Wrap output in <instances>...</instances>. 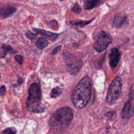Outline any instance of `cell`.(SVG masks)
<instances>
[{"label":"cell","instance_id":"cell-1","mask_svg":"<svg viewBox=\"0 0 134 134\" xmlns=\"http://www.w3.org/2000/svg\"><path fill=\"white\" fill-rule=\"evenodd\" d=\"M92 94L90 79L88 75H85L78 83L73 89L71 99L75 107L82 109L89 102Z\"/></svg>","mask_w":134,"mask_h":134},{"label":"cell","instance_id":"cell-2","mask_svg":"<svg viewBox=\"0 0 134 134\" xmlns=\"http://www.w3.org/2000/svg\"><path fill=\"white\" fill-rule=\"evenodd\" d=\"M73 117L70 108L64 107L57 109L50 118L48 124L50 130L54 133H63L71 124Z\"/></svg>","mask_w":134,"mask_h":134},{"label":"cell","instance_id":"cell-3","mask_svg":"<svg viewBox=\"0 0 134 134\" xmlns=\"http://www.w3.org/2000/svg\"><path fill=\"white\" fill-rule=\"evenodd\" d=\"M28 97L26 103L29 111L39 113L43 111L41 103V92L39 86L37 83L32 84L28 90Z\"/></svg>","mask_w":134,"mask_h":134},{"label":"cell","instance_id":"cell-4","mask_svg":"<svg viewBox=\"0 0 134 134\" xmlns=\"http://www.w3.org/2000/svg\"><path fill=\"white\" fill-rule=\"evenodd\" d=\"M122 87L121 78L119 76L116 77L110 84L107 93V102L111 104L114 103L120 96Z\"/></svg>","mask_w":134,"mask_h":134},{"label":"cell","instance_id":"cell-5","mask_svg":"<svg viewBox=\"0 0 134 134\" xmlns=\"http://www.w3.org/2000/svg\"><path fill=\"white\" fill-rule=\"evenodd\" d=\"M63 58L68 72L72 75H76L81 69L82 66L81 59L69 53H64Z\"/></svg>","mask_w":134,"mask_h":134},{"label":"cell","instance_id":"cell-6","mask_svg":"<svg viewBox=\"0 0 134 134\" xmlns=\"http://www.w3.org/2000/svg\"><path fill=\"white\" fill-rule=\"evenodd\" d=\"M112 42L110 35L104 31H100L96 37L94 48L98 52H101L106 49Z\"/></svg>","mask_w":134,"mask_h":134},{"label":"cell","instance_id":"cell-7","mask_svg":"<svg viewBox=\"0 0 134 134\" xmlns=\"http://www.w3.org/2000/svg\"><path fill=\"white\" fill-rule=\"evenodd\" d=\"M134 113V84H132L129 94V98L121 111V117L124 119L130 118Z\"/></svg>","mask_w":134,"mask_h":134},{"label":"cell","instance_id":"cell-8","mask_svg":"<svg viewBox=\"0 0 134 134\" xmlns=\"http://www.w3.org/2000/svg\"><path fill=\"white\" fill-rule=\"evenodd\" d=\"M120 53L118 49L113 48L111 49L109 55V63L111 67L115 68L120 60Z\"/></svg>","mask_w":134,"mask_h":134},{"label":"cell","instance_id":"cell-9","mask_svg":"<svg viewBox=\"0 0 134 134\" xmlns=\"http://www.w3.org/2000/svg\"><path fill=\"white\" fill-rule=\"evenodd\" d=\"M16 11V8L13 6L5 5L1 9L0 15L2 18H6Z\"/></svg>","mask_w":134,"mask_h":134},{"label":"cell","instance_id":"cell-10","mask_svg":"<svg viewBox=\"0 0 134 134\" xmlns=\"http://www.w3.org/2000/svg\"><path fill=\"white\" fill-rule=\"evenodd\" d=\"M33 30L36 32L38 34H39L40 35H42V36L46 37V38H48L50 40H54L57 36H58V34L52 32L51 31H46L43 29H37V28H34Z\"/></svg>","mask_w":134,"mask_h":134},{"label":"cell","instance_id":"cell-11","mask_svg":"<svg viewBox=\"0 0 134 134\" xmlns=\"http://www.w3.org/2000/svg\"><path fill=\"white\" fill-rule=\"evenodd\" d=\"M102 0H86L84 2L83 6L85 9L90 10L97 7Z\"/></svg>","mask_w":134,"mask_h":134},{"label":"cell","instance_id":"cell-12","mask_svg":"<svg viewBox=\"0 0 134 134\" xmlns=\"http://www.w3.org/2000/svg\"><path fill=\"white\" fill-rule=\"evenodd\" d=\"M126 19L127 17L126 16L117 15L114 17L113 19V24L116 27H120L125 23Z\"/></svg>","mask_w":134,"mask_h":134},{"label":"cell","instance_id":"cell-13","mask_svg":"<svg viewBox=\"0 0 134 134\" xmlns=\"http://www.w3.org/2000/svg\"><path fill=\"white\" fill-rule=\"evenodd\" d=\"M48 42L47 40L43 37L39 38L36 42V46L38 48L40 49H43L46 46L48 45Z\"/></svg>","mask_w":134,"mask_h":134},{"label":"cell","instance_id":"cell-14","mask_svg":"<svg viewBox=\"0 0 134 134\" xmlns=\"http://www.w3.org/2000/svg\"><path fill=\"white\" fill-rule=\"evenodd\" d=\"M12 48L6 44H3L1 47V58H4L8 51H12Z\"/></svg>","mask_w":134,"mask_h":134},{"label":"cell","instance_id":"cell-15","mask_svg":"<svg viewBox=\"0 0 134 134\" xmlns=\"http://www.w3.org/2000/svg\"><path fill=\"white\" fill-rule=\"evenodd\" d=\"M62 92V90L61 88L59 87H57L52 89L51 91V94H50V96L52 98H56L60 96Z\"/></svg>","mask_w":134,"mask_h":134},{"label":"cell","instance_id":"cell-16","mask_svg":"<svg viewBox=\"0 0 134 134\" xmlns=\"http://www.w3.org/2000/svg\"><path fill=\"white\" fill-rule=\"evenodd\" d=\"M92 20H93V19H91L90 20H87V21H71L70 23L71 24H72V25H74V26H85V25L90 24Z\"/></svg>","mask_w":134,"mask_h":134},{"label":"cell","instance_id":"cell-17","mask_svg":"<svg viewBox=\"0 0 134 134\" xmlns=\"http://www.w3.org/2000/svg\"><path fill=\"white\" fill-rule=\"evenodd\" d=\"M72 10L73 12H74L75 14H79L80 13H81L82 12V9L81 8V7L80 6V5L78 4V3H76L75 4V5H74V6L73 7Z\"/></svg>","mask_w":134,"mask_h":134},{"label":"cell","instance_id":"cell-18","mask_svg":"<svg viewBox=\"0 0 134 134\" xmlns=\"http://www.w3.org/2000/svg\"><path fill=\"white\" fill-rule=\"evenodd\" d=\"M3 133H5V134H9V133H12V134H14V133H16V130L15 128L10 127V128H8L7 129H6L3 132Z\"/></svg>","mask_w":134,"mask_h":134},{"label":"cell","instance_id":"cell-19","mask_svg":"<svg viewBox=\"0 0 134 134\" xmlns=\"http://www.w3.org/2000/svg\"><path fill=\"white\" fill-rule=\"evenodd\" d=\"M26 35L29 39H34L37 37V35L36 34H34L33 32H32L31 31H30L29 30H28L26 32Z\"/></svg>","mask_w":134,"mask_h":134},{"label":"cell","instance_id":"cell-20","mask_svg":"<svg viewBox=\"0 0 134 134\" xmlns=\"http://www.w3.org/2000/svg\"><path fill=\"white\" fill-rule=\"evenodd\" d=\"M15 60L20 64H22L23 63V58L21 55H16L15 56Z\"/></svg>","mask_w":134,"mask_h":134},{"label":"cell","instance_id":"cell-21","mask_svg":"<svg viewBox=\"0 0 134 134\" xmlns=\"http://www.w3.org/2000/svg\"><path fill=\"white\" fill-rule=\"evenodd\" d=\"M50 24L51 26L54 29H57L58 27V23L55 20H53L51 21L50 23Z\"/></svg>","mask_w":134,"mask_h":134},{"label":"cell","instance_id":"cell-22","mask_svg":"<svg viewBox=\"0 0 134 134\" xmlns=\"http://www.w3.org/2000/svg\"><path fill=\"white\" fill-rule=\"evenodd\" d=\"M60 49H61V46H58V47H56L55 49H53V50L52 52V53L53 54L57 53L59 51V50H60Z\"/></svg>","mask_w":134,"mask_h":134},{"label":"cell","instance_id":"cell-23","mask_svg":"<svg viewBox=\"0 0 134 134\" xmlns=\"http://www.w3.org/2000/svg\"><path fill=\"white\" fill-rule=\"evenodd\" d=\"M5 86L3 85L1 87V95L2 96L4 94V93H5Z\"/></svg>","mask_w":134,"mask_h":134},{"label":"cell","instance_id":"cell-24","mask_svg":"<svg viewBox=\"0 0 134 134\" xmlns=\"http://www.w3.org/2000/svg\"><path fill=\"white\" fill-rule=\"evenodd\" d=\"M23 82V80L22 79H19L18 80V83H19V84H21Z\"/></svg>","mask_w":134,"mask_h":134},{"label":"cell","instance_id":"cell-25","mask_svg":"<svg viewBox=\"0 0 134 134\" xmlns=\"http://www.w3.org/2000/svg\"><path fill=\"white\" fill-rule=\"evenodd\" d=\"M60 1H64V0H60Z\"/></svg>","mask_w":134,"mask_h":134}]
</instances>
